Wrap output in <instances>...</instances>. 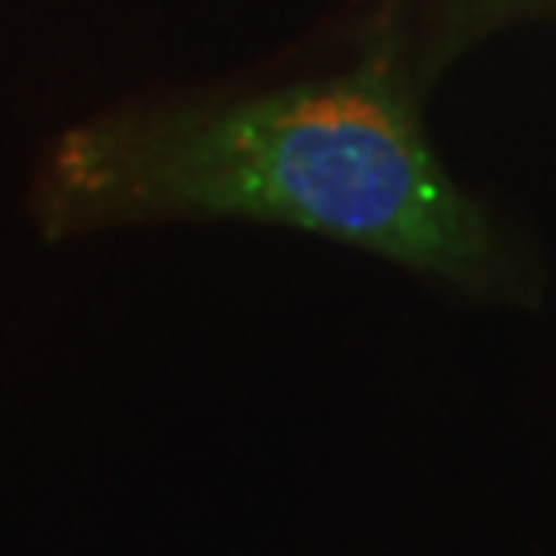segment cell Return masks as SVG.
Masks as SVG:
<instances>
[{
  "label": "cell",
  "instance_id": "6da1fadb",
  "mask_svg": "<svg viewBox=\"0 0 556 556\" xmlns=\"http://www.w3.org/2000/svg\"><path fill=\"white\" fill-rule=\"evenodd\" d=\"M91 186L153 211L293 223L441 277L491 268L482 219L379 71L112 140Z\"/></svg>",
  "mask_w": 556,
  "mask_h": 556
}]
</instances>
